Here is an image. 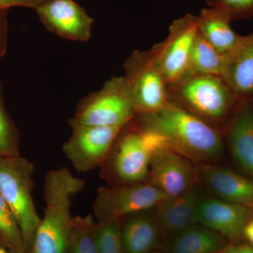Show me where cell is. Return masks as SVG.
Masks as SVG:
<instances>
[{
  "label": "cell",
  "mask_w": 253,
  "mask_h": 253,
  "mask_svg": "<svg viewBox=\"0 0 253 253\" xmlns=\"http://www.w3.org/2000/svg\"><path fill=\"white\" fill-rule=\"evenodd\" d=\"M142 116L143 127L162 134L171 149L189 160L211 161L222 153L219 133L182 108L168 103L159 111Z\"/></svg>",
  "instance_id": "6da1fadb"
},
{
  "label": "cell",
  "mask_w": 253,
  "mask_h": 253,
  "mask_svg": "<svg viewBox=\"0 0 253 253\" xmlns=\"http://www.w3.org/2000/svg\"><path fill=\"white\" fill-rule=\"evenodd\" d=\"M85 182L68 168L51 169L44 181V215L37 229L31 253H66L73 217V199Z\"/></svg>",
  "instance_id": "7a4b0ae2"
},
{
  "label": "cell",
  "mask_w": 253,
  "mask_h": 253,
  "mask_svg": "<svg viewBox=\"0 0 253 253\" xmlns=\"http://www.w3.org/2000/svg\"><path fill=\"white\" fill-rule=\"evenodd\" d=\"M169 148L166 138L153 129H122L100 167V175L112 185L145 182L155 155Z\"/></svg>",
  "instance_id": "3957f363"
},
{
  "label": "cell",
  "mask_w": 253,
  "mask_h": 253,
  "mask_svg": "<svg viewBox=\"0 0 253 253\" xmlns=\"http://www.w3.org/2000/svg\"><path fill=\"white\" fill-rule=\"evenodd\" d=\"M34 163L20 156L0 157V192L12 211L31 253L41 218L33 201Z\"/></svg>",
  "instance_id": "277c9868"
},
{
  "label": "cell",
  "mask_w": 253,
  "mask_h": 253,
  "mask_svg": "<svg viewBox=\"0 0 253 253\" xmlns=\"http://www.w3.org/2000/svg\"><path fill=\"white\" fill-rule=\"evenodd\" d=\"M135 116L126 81L113 78L102 89L81 100L69 125L125 126Z\"/></svg>",
  "instance_id": "5b68a950"
},
{
  "label": "cell",
  "mask_w": 253,
  "mask_h": 253,
  "mask_svg": "<svg viewBox=\"0 0 253 253\" xmlns=\"http://www.w3.org/2000/svg\"><path fill=\"white\" fill-rule=\"evenodd\" d=\"M166 198V195L146 181L100 187L93 203V215L97 223L121 219L149 211Z\"/></svg>",
  "instance_id": "8992f818"
},
{
  "label": "cell",
  "mask_w": 253,
  "mask_h": 253,
  "mask_svg": "<svg viewBox=\"0 0 253 253\" xmlns=\"http://www.w3.org/2000/svg\"><path fill=\"white\" fill-rule=\"evenodd\" d=\"M126 68L125 81L135 114H151L168 104L166 82L151 55L136 52Z\"/></svg>",
  "instance_id": "52a82bcc"
},
{
  "label": "cell",
  "mask_w": 253,
  "mask_h": 253,
  "mask_svg": "<svg viewBox=\"0 0 253 253\" xmlns=\"http://www.w3.org/2000/svg\"><path fill=\"white\" fill-rule=\"evenodd\" d=\"M72 133L63 151L76 171L87 172L101 167L125 126L69 125Z\"/></svg>",
  "instance_id": "ba28073f"
},
{
  "label": "cell",
  "mask_w": 253,
  "mask_h": 253,
  "mask_svg": "<svg viewBox=\"0 0 253 253\" xmlns=\"http://www.w3.org/2000/svg\"><path fill=\"white\" fill-rule=\"evenodd\" d=\"M199 32L198 17L186 15L173 23L169 38L158 54L151 55L166 83L179 81L188 71Z\"/></svg>",
  "instance_id": "9c48e42d"
},
{
  "label": "cell",
  "mask_w": 253,
  "mask_h": 253,
  "mask_svg": "<svg viewBox=\"0 0 253 253\" xmlns=\"http://www.w3.org/2000/svg\"><path fill=\"white\" fill-rule=\"evenodd\" d=\"M222 78L207 75H193L181 86L180 94L186 104L204 117L220 120L230 110L233 96Z\"/></svg>",
  "instance_id": "30bf717a"
},
{
  "label": "cell",
  "mask_w": 253,
  "mask_h": 253,
  "mask_svg": "<svg viewBox=\"0 0 253 253\" xmlns=\"http://www.w3.org/2000/svg\"><path fill=\"white\" fill-rule=\"evenodd\" d=\"M253 218L248 208L219 199H201L196 207L194 224L215 231L230 244L244 242L245 226Z\"/></svg>",
  "instance_id": "8fae6325"
},
{
  "label": "cell",
  "mask_w": 253,
  "mask_h": 253,
  "mask_svg": "<svg viewBox=\"0 0 253 253\" xmlns=\"http://www.w3.org/2000/svg\"><path fill=\"white\" fill-rule=\"evenodd\" d=\"M36 11L46 29L61 38L79 42L91 38L94 20L74 0H46Z\"/></svg>",
  "instance_id": "7c38bea8"
},
{
  "label": "cell",
  "mask_w": 253,
  "mask_h": 253,
  "mask_svg": "<svg viewBox=\"0 0 253 253\" xmlns=\"http://www.w3.org/2000/svg\"><path fill=\"white\" fill-rule=\"evenodd\" d=\"M194 176L189 160L169 148L153 158L146 182L167 197H174L191 187Z\"/></svg>",
  "instance_id": "4fadbf2b"
},
{
  "label": "cell",
  "mask_w": 253,
  "mask_h": 253,
  "mask_svg": "<svg viewBox=\"0 0 253 253\" xmlns=\"http://www.w3.org/2000/svg\"><path fill=\"white\" fill-rule=\"evenodd\" d=\"M201 176L208 189L218 199L253 211V179L228 168L216 166L202 168Z\"/></svg>",
  "instance_id": "5bb4252c"
},
{
  "label": "cell",
  "mask_w": 253,
  "mask_h": 253,
  "mask_svg": "<svg viewBox=\"0 0 253 253\" xmlns=\"http://www.w3.org/2000/svg\"><path fill=\"white\" fill-rule=\"evenodd\" d=\"M201 199L199 192L191 187L183 194L166 198L154 208L153 215L162 241L194 224L195 212Z\"/></svg>",
  "instance_id": "9a60e30c"
},
{
  "label": "cell",
  "mask_w": 253,
  "mask_h": 253,
  "mask_svg": "<svg viewBox=\"0 0 253 253\" xmlns=\"http://www.w3.org/2000/svg\"><path fill=\"white\" fill-rule=\"evenodd\" d=\"M148 211L121 219L123 253H151L161 248L162 236L154 215Z\"/></svg>",
  "instance_id": "2e32d148"
},
{
  "label": "cell",
  "mask_w": 253,
  "mask_h": 253,
  "mask_svg": "<svg viewBox=\"0 0 253 253\" xmlns=\"http://www.w3.org/2000/svg\"><path fill=\"white\" fill-rule=\"evenodd\" d=\"M229 244L215 231L192 224L163 239L161 250L164 253H219Z\"/></svg>",
  "instance_id": "e0dca14e"
},
{
  "label": "cell",
  "mask_w": 253,
  "mask_h": 253,
  "mask_svg": "<svg viewBox=\"0 0 253 253\" xmlns=\"http://www.w3.org/2000/svg\"><path fill=\"white\" fill-rule=\"evenodd\" d=\"M231 14L220 7L204 9L198 17L199 33L221 54L227 55L239 45L243 37L233 31Z\"/></svg>",
  "instance_id": "ac0fdd59"
},
{
  "label": "cell",
  "mask_w": 253,
  "mask_h": 253,
  "mask_svg": "<svg viewBox=\"0 0 253 253\" xmlns=\"http://www.w3.org/2000/svg\"><path fill=\"white\" fill-rule=\"evenodd\" d=\"M229 143L238 166L253 179V112L249 105L241 106L233 118Z\"/></svg>",
  "instance_id": "d6986e66"
},
{
  "label": "cell",
  "mask_w": 253,
  "mask_h": 253,
  "mask_svg": "<svg viewBox=\"0 0 253 253\" xmlns=\"http://www.w3.org/2000/svg\"><path fill=\"white\" fill-rule=\"evenodd\" d=\"M227 56L224 81L239 95L253 93V33L243 37L239 45Z\"/></svg>",
  "instance_id": "ffe728a7"
},
{
  "label": "cell",
  "mask_w": 253,
  "mask_h": 253,
  "mask_svg": "<svg viewBox=\"0 0 253 253\" xmlns=\"http://www.w3.org/2000/svg\"><path fill=\"white\" fill-rule=\"evenodd\" d=\"M227 56L221 54L199 32L190 56L188 71L193 75L217 76L224 80Z\"/></svg>",
  "instance_id": "44dd1931"
},
{
  "label": "cell",
  "mask_w": 253,
  "mask_h": 253,
  "mask_svg": "<svg viewBox=\"0 0 253 253\" xmlns=\"http://www.w3.org/2000/svg\"><path fill=\"white\" fill-rule=\"evenodd\" d=\"M96 228V221L91 213L73 217L66 253H99Z\"/></svg>",
  "instance_id": "7402d4cb"
},
{
  "label": "cell",
  "mask_w": 253,
  "mask_h": 253,
  "mask_svg": "<svg viewBox=\"0 0 253 253\" xmlns=\"http://www.w3.org/2000/svg\"><path fill=\"white\" fill-rule=\"evenodd\" d=\"M20 132L4 104L0 81V157L20 156Z\"/></svg>",
  "instance_id": "603a6c76"
},
{
  "label": "cell",
  "mask_w": 253,
  "mask_h": 253,
  "mask_svg": "<svg viewBox=\"0 0 253 253\" xmlns=\"http://www.w3.org/2000/svg\"><path fill=\"white\" fill-rule=\"evenodd\" d=\"M0 239L11 253H27L24 240L12 211L0 192Z\"/></svg>",
  "instance_id": "cb8c5ba5"
},
{
  "label": "cell",
  "mask_w": 253,
  "mask_h": 253,
  "mask_svg": "<svg viewBox=\"0 0 253 253\" xmlns=\"http://www.w3.org/2000/svg\"><path fill=\"white\" fill-rule=\"evenodd\" d=\"M96 236L99 253H123L121 219L96 222Z\"/></svg>",
  "instance_id": "d4e9b609"
},
{
  "label": "cell",
  "mask_w": 253,
  "mask_h": 253,
  "mask_svg": "<svg viewBox=\"0 0 253 253\" xmlns=\"http://www.w3.org/2000/svg\"><path fill=\"white\" fill-rule=\"evenodd\" d=\"M214 7H220L231 17H244L253 14V0H208Z\"/></svg>",
  "instance_id": "484cf974"
},
{
  "label": "cell",
  "mask_w": 253,
  "mask_h": 253,
  "mask_svg": "<svg viewBox=\"0 0 253 253\" xmlns=\"http://www.w3.org/2000/svg\"><path fill=\"white\" fill-rule=\"evenodd\" d=\"M8 10L0 11V61L3 59L7 49L8 41Z\"/></svg>",
  "instance_id": "4316f807"
},
{
  "label": "cell",
  "mask_w": 253,
  "mask_h": 253,
  "mask_svg": "<svg viewBox=\"0 0 253 253\" xmlns=\"http://www.w3.org/2000/svg\"><path fill=\"white\" fill-rule=\"evenodd\" d=\"M46 0H0V11L8 10L14 6H23L34 9H38Z\"/></svg>",
  "instance_id": "83f0119b"
},
{
  "label": "cell",
  "mask_w": 253,
  "mask_h": 253,
  "mask_svg": "<svg viewBox=\"0 0 253 253\" xmlns=\"http://www.w3.org/2000/svg\"><path fill=\"white\" fill-rule=\"evenodd\" d=\"M219 253H253V246L246 242L229 244Z\"/></svg>",
  "instance_id": "f1b7e54d"
},
{
  "label": "cell",
  "mask_w": 253,
  "mask_h": 253,
  "mask_svg": "<svg viewBox=\"0 0 253 253\" xmlns=\"http://www.w3.org/2000/svg\"><path fill=\"white\" fill-rule=\"evenodd\" d=\"M244 241L253 246V218L245 226L244 231Z\"/></svg>",
  "instance_id": "f546056e"
},
{
  "label": "cell",
  "mask_w": 253,
  "mask_h": 253,
  "mask_svg": "<svg viewBox=\"0 0 253 253\" xmlns=\"http://www.w3.org/2000/svg\"><path fill=\"white\" fill-rule=\"evenodd\" d=\"M0 253H11L1 239H0Z\"/></svg>",
  "instance_id": "4dcf8cb0"
},
{
  "label": "cell",
  "mask_w": 253,
  "mask_h": 253,
  "mask_svg": "<svg viewBox=\"0 0 253 253\" xmlns=\"http://www.w3.org/2000/svg\"><path fill=\"white\" fill-rule=\"evenodd\" d=\"M151 253H164L161 251V249L156 250V251H154V252Z\"/></svg>",
  "instance_id": "1f68e13d"
}]
</instances>
